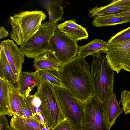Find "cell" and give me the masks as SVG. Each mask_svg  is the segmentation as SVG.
<instances>
[{"label":"cell","instance_id":"1","mask_svg":"<svg viewBox=\"0 0 130 130\" xmlns=\"http://www.w3.org/2000/svg\"><path fill=\"white\" fill-rule=\"evenodd\" d=\"M58 71L65 89L82 105L95 96L90 66L85 58L77 56L61 64Z\"/></svg>","mask_w":130,"mask_h":130},{"label":"cell","instance_id":"2","mask_svg":"<svg viewBox=\"0 0 130 130\" xmlns=\"http://www.w3.org/2000/svg\"><path fill=\"white\" fill-rule=\"evenodd\" d=\"M46 17L43 12L38 10L23 11L10 16V38L17 44L22 45L39 30Z\"/></svg>","mask_w":130,"mask_h":130},{"label":"cell","instance_id":"3","mask_svg":"<svg viewBox=\"0 0 130 130\" xmlns=\"http://www.w3.org/2000/svg\"><path fill=\"white\" fill-rule=\"evenodd\" d=\"M93 57L90 66L92 82L95 96L102 103L114 93V71L104 55Z\"/></svg>","mask_w":130,"mask_h":130},{"label":"cell","instance_id":"4","mask_svg":"<svg viewBox=\"0 0 130 130\" xmlns=\"http://www.w3.org/2000/svg\"><path fill=\"white\" fill-rule=\"evenodd\" d=\"M39 78L40 83L35 94L41 100V108L46 124L51 129L58 122L59 109L53 86Z\"/></svg>","mask_w":130,"mask_h":130},{"label":"cell","instance_id":"5","mask_svg":"<svg viewBox=\"0 0 130 130\" xmlns=\"http://www.w3.org/2000/svg\"><path fill=\"white\" fill-rule=\"evenodd\" d=\"M53 86L60 110L58 123L67 118L78 129L82 130L83 105L65 89Z\"/></svg>","mask_w":130,"mask_h":130},{"label":"cell","instance_id":"6","mask_svg":"<svg viewBox=\"0 0 130 130\" xmlns=\"http://www.w3.org/2000/svg\"><path fill=\"white\" fill-rule=\"evenodd\" d=\"M57 25L48 21L42 24L37 32L27 41L20 46V49L26 57L34 58L51 51L50 42Z\"/></svg>","mask_w":130,"mask_h":130},{"label":"cell","instance_id":"7","mask_svg":"<svg viewBox=\"0 0 130 130\" xmlns=\"http://www.w3.org/2000/svg\"><path fill=\"white\" fill-rule=\"evenodd\" d=\"M50 52L61 64L69 62L76 57L79 46L76 42L60 31L57 28L51 38Z\"/></svg>","mask_w":130,"mask_h":130},{"label":"cell","instance_id":"8","mask_svg":"<svg viewBox=\"0 0 130 130\" xmlns=\"http://www.w3.org/2000/svg\"><path fill=\"white\" fill-rule=\"evenodd\" d=\"M83 106L82 130H110L105 118L102 103L96 97Z\"/></svg>","mask_w":130,"mask_h":130},{"label":"cell","instance_id":"9","mask_svg":"<svg viewBox=\"0 0 130 130\" xmlns=\"http://www.w3.org/2000/svg\"><path fill=\"white\" fill-rule=\"evenodd\" d=\"M105 53L111 68L119 73L122 70L130 67V40L109 43Z\"/></svg>","mask_w":130,"mask_h":130},{"label":"cell","instance_id":"10","mask_svg":"<svg viewBox=\"0 0 130 130\" xmlns=\"http://www.w3.org/2000/svg\"><path fill=\"white\" fill-rule=\"evenodd\" d=\"M0 48L3 51L12 70L18 79L21 72L25 56L14 41L7 39L2 41Z\"/></svg>","mask_w":130,"mask_h":130},{"label":"cell","instance_id":"11","mask_svg":"<svg viewBox=\"0 0 130 130\" xmlns=\"http://www.w3.org/2000/svg\"><path fill=\"white\" fill-rule=\"evenodd\" d=\"M130 8V0H114L108 5L101 7H95L89 10L90 17L111 15L121 13Z\"/></svg>","mask_w":130,"mask_h":130},{"label":"cell","instance_id":"12","mask_svg":"<svg viewBox=\"0 0 130 130\" xmlns=\"http://www.w3.org/2000/svg\"><path fill=\"white\" fill-rule=\"evenodd\" d=\"M104 116L108 128L110 129L117 119L123 113V110L118 102L116 94H112L102 103Z\"/></svg>","mask_w":130,"mask_h":130},{"label":"cell","instance_id":"13","mask_svg":"<svg viewBox=\"0 0 130 130\" xmlns=\"http://www.w3.org/2000/svg\"><path fill=\"white\" fill-rule=\"evenodd\" d=\"M57 26L60 31L76 42L88 37L86 29L77 24L75 19L66 21Z\"/></svg>","mask_w":130,"mask_h":130},{"label":"cell","instance_id":"14","mask_svg":"<svg viewBox=\"0 0 130 130\" xmlns=\"http://www.w3.org/2000/svg\"><path fill=\"white\" fill-rule=\"evenodd\" d=\"M40 79L36 72H21L17 82V88L24 97L27 96L35 86L39 87Z\"/></svg>","mask_w":130,"mask_h":130},{"label":"cell","instance_id":"15","mask_svg":"<svg viewBox=\"0 0 130 130\" xmlns=\"http://www.w3.org/2000/svg\"><path fill=\"white\" fill-rule=\"evenodd\" d=\"M9 123L12 130H38L46 126L35 118L24 117L16 115L12 116Z\"/></svg>","mask_w":130,"mask_h":130},{"label":"cell","instance_id":"16","mask_svg":"<svg viewBox=\"0 0 130 130\" xmlns=\"http://www.w3.org/2000/svg\"><path fill=\"white\" fill-rule=\"evenodd\" d=\"M108 44V42L102 40L95 39L84 45L79 46L77 56L80 58L90 55L98 57L102 53H105Z\"/></svg>","mask_w":130,"mask_h":130},{"label":"cell","instance_id":"17","mask_svg":"<svg viewBox=\"0 0 130 130\" xmlns=\"http://www.w3.org/2000/svg\"><path fill=\"white\" fill-rule=\"evenodd\" d=\"M61 64L56 57L49 51L34 58L33 66L36 70L49 69L58 71Z\"/></svg>","mask_w":130,"mask_h":130},{"label":"cell","instance_id":"18","mask_svg":"<svg viewBox=\"0 0 130 130\" xmlns=\"http://www.w3.org/2000/svg\"><path fill=\"white\" fill-rule=\"evenodd\" d=\"M8 86L10 109L12 116H21L23 110L22 103L24 97L18 88L7 82Z\"/></svg>","mask_w":130,"mask_h":130},{"label":"cell","instance_id":"19","mask_svg":"<svg viewBox=\"0 0 130 130\" xmlns=\"http://www.w3.org/2000/svg\"><path fill=\"white\" fill-rule=\"evenodd\" d=\"M0 79L10 82L17 87L15 84L16 83L17 84L18 78L13 72L2 49L0 51Z\"/></svg>","mask_w":130,"mask_h":130},{"label":"cell","instance_id":"20","mask_svg":"<svg viewBox=\"0 0 130 130\" xmlns=\"http://www.w3.org/2000/svg\"><path fill=\"white\" fill-rule=\"evenodd\" d=\"M0 115L12 116L10 109L7 82L0 79Z\"/></svg>","mask_w":130,"mask_h":130},{"label":"cell","instance_id":"21","mask_svg":"<svg viewBox=\"0 0 130 130\" xmlns=\"http://www.w3.org/2000/svg\"><path fill=\"white\" fill-rule=\"evenodd\" d=\"M130 22V18L116 16L108 15L99 17L94 18L92 25L95 27L114 25Z\"/></svg>","mask_w":130,"mask_h":130},{"label":"cell","instance_id":"22","mask_svg":"<svg viewBox=\"0 0 130 130\" xmlns=\"http://www.w3.org/2000/svg\"><path fill=\"white\" fill-rule=\"evenodd\" d=\"M35 71L41 79L47 82L53 86L66 89L62 83L58 71L54 69H38Z\"/></svg>","mask_w":130,"mask_h":130},{"label":"cell","instance_id":"23","mask_svg":"<svg viewBox=\"0 0 130 130\" xmlns=\"http://www.w3.org/2000/svg\"><path fill=\"white\" fill-rule=\"evenodd\" d=\"M25 102L29 107L32 114V117L35 118L43 125H46L41 108V101L40 99L35 94L29 95L24 97Z\"/></svg>","mask_w":130,"mask_h":130},{"label":"cell","instance_id":"24","mask_svg":"<svg viewBox=\"0 0 130 130\" xmlns=\"http://www.w3.org/2000/svg\"><path fill=\"white\" fill-rule=\"evenodd\" d=\"M48 14V21L56 25L59 21L64 20L62 16L64 12L63 7L56 3H52L47 9Z\"/></svg>","mask_w":130,"mask_h":130},{"label":"cell","instance_id":"25","mask_svg":"<svg viewBox=\"0 0 130 130\" xmlns=\"http://www.w3.org/2000/svg\"><path fill=\"white\" fill-rule=\"evenodd\" d=\"M130 40V27L118 32L109 40V44L116 43Z\"/></svg>","mask_w":130,"mask_h":130},{"label":"cell","instance_id":"26","mask_svg":"<svg viewBox=\"0 0 130 130\" xmlns=\"http://www.w3.org/2000/svg\"><path fill=\"white\" fill-rule=\"evenodd\" d=\"M122 105V109L125 114L130 113V91L124 90L121 93L119 104Z\"/></svg>","mask_w":130,"mask_h":130},{"label":"cell","instance_id":"27","mask_svg":"<svg viewBox=\"0 0 130 130\" xmlns=\"http://www.w3.org/2000/svg\"><path fill=\"white\" fill-rule=\"evenodd\" d=\"M51 130H79L72 121L67 118L58 123Z\"/></svg>","mask_w":130,"mask_h":130},{"label":"cell","instance_id":"28","mask_svg":"<svg viewBox=\"0 0 130 130\" xmlns=\"http://www.w3.org/2000/svg\"><path fill=\"white\" fill-rule=\"evenodd\" d=\"M0 130H11L5 115H0Z\"/></svg>","mask_w":130,"mask_h":130},{"label":"cell","instance_id":"29","mask_svg":"<svg viewBox=\"0 0 130 130\" xmlns=\"http://www.w3.org/2000/svg\"><path fill=\"white\" fill-rule=\"evenodd\" d=\"M9 35V32L3 26L0 28V39L7 37Z\"/></svg>","mask_w":130,"mask_h":130},{"label":"cell","instance_id":"30","mask_svg":"<svg viewBox=\"0 0 130 130\" xmlns=\"http://www.w3.org/2000/svg\"><path fill=\"white\" fill-rule=\"evenodd\" d=\"M111 15L130 18V8L122 13Z\"/></svg>","mask_w":130,"mask_h":130},{"label":"cell","instance_id":"31","mask_svg":"<svg viewBox=\"0 0 130 130\" xmlns=\"http://www.w3.org/2000/svg\"><path fill=\"white\" fill-rule=\"evenodd\" d=\"M38 130H51V129L48 126L46 125V126H45Z\"/></svg>","mask_w":130,"mask_h":130},{"label":"cell","instance_id":"32","mask_svg":"<svg viewBox=\"0 0 130 130\" xmlns=\"http://www.w3.org/2000/svg\"><path fill=\"white\" fill-rule=\"evenodd\" d=\"M123 70L125 71H128L130 72V67H126Z\"/></svg>","mask_w":130,"mask_h":130},{"label":"cell","instance_id":"33","mask_svg":"<svg viewBox=\"0 0 130 130\" xmlns=\"http://www.w3.org/2000/svg\"></svg>","mask_w":130,"mask_h":130}]
</instances>
